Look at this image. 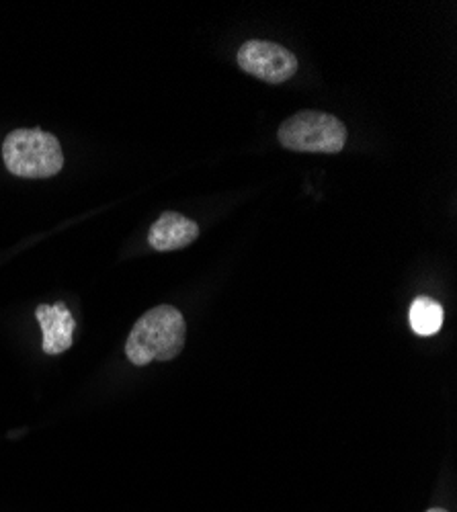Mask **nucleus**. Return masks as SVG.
I'll use <instances>...</instances> for the list:
<instances>
[{
	"label": "nucleus",
	"mask_w": 457,
	"mask_h": 512,
	"mask_svg": "<svg viewBox=\"0 0 457 512\" xmlns=\"http://www.w3.org/2000/svg\"><path fill=\"white\" fill-rule=\"evenodd\" d=\"M185 332V318L177 308L158 306L134 324L126 355L136 367H146L152 361H171L185 347Z\"/></svg>",
	"instance_id": "1"
},
{
	"label": "nucleus",
	"mask_w": 457,
	"mask_h": 512,
	"mask_svg": "<svg viewBox=\"0 0 457 512\" xmlns=\"http://www.w3.org/2000/svg\"><path fill=\"white\" fill-rule=\"evenodd\" d=\"M3 160L15 177L50 179L62 170L64 152L54 134L31 127V130H15L5 138Z\"/></svg>",
	"instance_id": "2"
},
{
	"label": "nucleus",
	"mask_w": 457,
	"mask_h": 512,
	"mask_svg": "<svg viewBox=\"0 0 457 512\" xmlns=\"http://www.w3.org/2000/svg\"><path fill=\"white\" fill-rule=\"evenodd\" d=\"M277 138L283 148L294 152L339 154L347 144V127L330 113L302 111L281 123Z\"/></svg>",
	"instance_id": "3"
},
{
	"label": "nucleus",
	"mask_w": 457,
	"mask_h": 512,
	"mask_svg": "<svg viewBox=\"0 0 457 512\" xmlns=\"http://www.w3.org/2000/svg\"><path fill=\"white\" fill-rule=\"evenodd\" d=\"M238 66L269 84H281L298 72V58L273 41L251 39L238 50Z\"/></svg>",
	"instance_id": "4"
},
{
	"label": "nucleus",
	"mask_w": 457,
	"mask_h": 512,
	"mask_svg": "<svg viewBox=\"0 0 457 512\" xmlns=\"http://www.w3.org/2000/svg\"><path fill=\"white\" fill-rule=\"evenodd\" d=\"M35 318L44 332V353L60 355L72 347V334L76 322L66 304H41L35 310Z\"/></svg>",
	"instance_id": "5"
},
{
	"label": "nucleus",
	"mask_w": 457,
	"mask_h": 512,
	"mask_svg": "<svg viewBox=\"0 0 457 512\" xmlns=\"http://www.w3.org/2000/svg\"><path fill=\"white\" fill-rule=\"evenodd\" d=\"M199 236V226L177 211H164L150 228L148 244L156 252H173L189 246Z\"/></svg>",
	"instance_id": "6"
},
{
	"label": "nucleus",
	"mask_w": 457,
	"mask_h": 512,
	"mask_svg": "<svg viewBox=\"0 0 457 512\" xmlns=\"http://www.w3.org/2000/svg\"><path fill=\"white\" fill-rule=\"evenodd\" d=\"M443 324V308L431 297H417L410 306V326L419 336H433Z\"/></svg>",
	"instance_id": "7"
},
{
	"label": "nucleus",
	"mask_w": 457,
	"mask_h": 512,
	"mask_svg": "<svg viewBox=\"0 0 457 512\" xmlns=\"http://www.w3.org/2000/svg\"><path fill=\"white\" fill-rule=\"evenodd\" d=\"M427 512H447L445 508H431V510H427Z\"/></svg>",
	"instance_id": "8"
}]
</instances>
